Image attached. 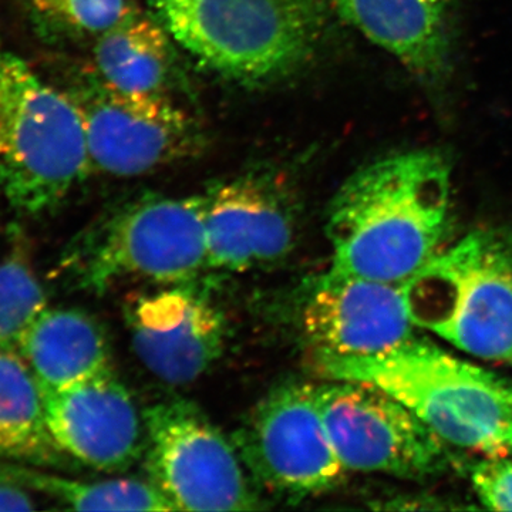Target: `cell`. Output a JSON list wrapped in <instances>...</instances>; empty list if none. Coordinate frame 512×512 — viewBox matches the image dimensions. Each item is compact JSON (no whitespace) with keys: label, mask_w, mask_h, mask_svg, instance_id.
<instances>
[{"label":"cell","mask_w":512,"mask_h":512,"mask_svg":"<svg viewBox=\"0 0 512 512\" xmlns=\"http://www.w3.org/2000/svg\"><path fill=\"white\" fill-rule=\"evenodd\" d=\"M315 394L330 443L346 471L416 480L448 467L446 443L386 390L326 380L315 384Z\"/></svg>","instance_id":"obj_8"},{"label":"cell","mask_w":512,"mask_h":512,"mask_svg":"<svg viewBox=\"0 0 512 512\" xmlns=\"http://www.w3.org/2000/svg\"><path fill=\"white\" fill-rule=\"evenodd\" d=\"M190 282L164 285L128 299L126 323L140 362L168 384H188L224 353V312Z\"/></svg>","instance_id":"obj_13"},{"label":"cell","mask_w":512,"mask_h":512,"mask_svg":"<svg viewBox=\"0 0 512 512\" xmlns=\"http://www.w3.org/2000/svg\"><path fill=\"white\" fill-rule=\"evenodd\" d=\"M143 420L150 481L178 511L261 510L237 447L197 404L163 400Z\"/></svg>","instance_id":"obj_7"},{"label":"cell","mask_w":512,"mask_h":512,"mask_svg":"<svg viewBox=\"0 0 512 512\" xmlns=\"http://www.w3.org/2000/svg\"><path fill=\"white\" fill-rule=\"evenodd\" d=\"M325 380L369 383L413 410L446 444L512 457V384L419 338L373 357L313 356Z\"/></svg>","instance_id":"obj_2"},{"label":"cell","mask_w":512,"mask_h":512,"mask_svg":"<svg viewBox=\"0 0 512 512\" xmlns=\"http://www.w3.org/2000/svg\"><path fill=\"white\" fill-rule=\"evenodd\" d=\"M67 94L82 114L92 171L138 177L205 148L200 124L171 97L123 92L94 72Z\"/></svg>","instance_id":"obj_9"},{"label":"cell","mask_w":512,"mask_h":512,"mask_svg":"<svg viewBox=\"0 0 512 512\" xmlns=\"http://www.w3.org/2000/svg\"><path fill=\"white\" fill-rule=\"evenodd\" d=\"M20 12L47 45L94 42L138 8L133 0H19Z\"/></svg>","instance_id":"obj_20"},{"label":"cell","mask_w":512,"mask_h":512,"mask_svg":"<svg viewBox=\"0 0 512 512\" xmlns=\"http://www.w3.org/2000/svg\"><path fill=\"white\" fill-rule=\"evenodd\" d=\"M64 453L47 423L42 387L16 352L0 349V460L56 466Z\"/></svg>","instance_id":"obj_18"},{"label":"cell","mask_w":512,"mask_h":512,"mask_svg":"<svg viewBox=\"0 0 512 512\" xmlns=\"http://www.w3.org/2000/svg\"><path fill=\"white\" fill-rule=\"evenodd\" d=\"M0 477L45 494L73 510L178 511L153 481L109 480L89 483L56 476L23 464L2 468Z\"/></svg>","instance_id":"obj_19"},{"label":"cell","mask_w":512,"mask_h":512,"mask_svg":"<svg viewBox=\"0 0 512 512\" xmlns=\"http://www.w3.org/2000/svg\"><path fill=\"white\" fill-rule=\"evenodd\" d=\"M29 488L12 480L0 477V512L35 510Z\"/></svg>","instance_id":"obj_23"},{"label":"cell","mask_w":512,"mask_h":512,"mask_svg":"<svg viewBox=\"0 0 512 512\" xmlns=\"http://www.w3.org/2000/svg\"><path fill=\"white\" fill-rule=\"evenodd\" d=\"M340 18L393 56L430 92H443L456 67L464 0H332Z\"/></svg>","instance_id":"obj_15"},{"label":"cell","mask_w":512,"mask_h":512,"mask_svg":"<svg viewBox=\"0 0 512 512\" xmlns=\"http://www.w3.org/2000/svg\"><path fill=\"white\" fill-rule=\"evenodd\" d=\"M42 392L50 433L64 456L117 473L143 453V417L113 370L66 389Z\"/></svg>","instance_id":"obj_14"},{"label":"cell","mask_w":512,"mask_h":512,"mask_svg":"<svg viewBox=\"0 0 512 512\" xmlns=\"http://www.w3.org/2000/svg\"><path fill=\"white\" fill-rule=\"evenodd\" d=\"M92 171L82 114L0 36V190L10 207L40 215Z\"/></svg>","instance_id":"obj_4"},{"label":"cell","mask_w":512,"mask_h":512,"mask_svg":"<svg viewBox=\"0 0 512 512\" xmlns=\"http://www.w3.org/2000/svg\"><path fill=\"white\" fill-rule=\"evenodd\" d=\"M47 308L29 248L22 238H13L0 259V349L19 353L26 333Z\"/></svg>","instance_id":"obj_21"},{"label":"cell","mask_w":512,"mask_h":512,"mask_svg":"<svg viewBox=\"0 0 512 512\" xmlns=\"http://www.w3.org/2000/svg\"><path fill=\"white\" fill-rule=\"evenodd\" d=\"M42 390H62L113 370L106 332L79 309L47 308L20 345Z\"/></svg>","instance_id":"obj_17"},{"label":"cell","mask_w":512,"mask_h":512,"mask_svg":"<svg viewBox=\"0 0 512 512\" xmlns=\"http://www.w3.org/2000/svg\"><path fill=\"white\" fill-rule=\"evenodd\" d=\"M175 40L140 8L93 42V72L123 92L173 99L183 83Z\"/></svg>","instance_id":"obj_16"},{"label":"cell","mask_w":512,"mask_h":512,"mask_svg":"<svg viewBox=\"0 0 512 512\" xmlns=\"http://www.w3.org/2000/svg\"><path fill=\"white\" fill-rule=\"evenodd\" d=\"M175 43L208 70L248 86L288 79L318 56L326 0H148Z\"/></svg>","instance_id":"obj_3"},{"label":"cell","mask_w":512,"mask_h":512,"mask_svg":"<svg viewBox=\"0 0 512 512\" xmlns=\"http://www.w3.org/2000/svg\"><path fill=\"white\" fill-rule=\"evenodd\" d=\"M202 195L208 269L265 268L295 248L299 204L284 175L259 168L214 184Z\"/></svg>","instance_id":"obj_11"},{"label":"cell","mask_w":512,"mask_h":512,"mask_svg":"<svg viewBox=\"0 0 512 512\" xmlns=\"http://www.w3.org/2000/svg\"><path fill=\"white\" fill-rule=\"evenodd\" d=\"M62 266L97 295L130 279L191 282L208 269L204 195L146 194L117 205L73 239Z\"/></svg>","instance_id":"obj_6"},{"label":"cell","mask_w":512,"mask_h":512,"mask_svg":"<svg viewBox=\"0 0 512 512\" xmlns=\"http://www.w3.org/2000/svg\"><path fill=\"white\" fill-rule=\"evenodd\" d=\"M235 447L256 483L292 503L326 493L345 477L315 384L293 380L269 390L235 434Z\"/></svg>","instance_id":"obj_10"},{"label":"cell","mask_w":512,"mask_h":512,"mask_svg":"<svg viewBox=\"0 0 512 512\" xmlns=\"http://www.w3.org/2000/svg\"><path fill=\"white\" fill-rule=\"evenodd\" d=\"M414 325L467 355L512 367V231L485 227L448 245L404 284Z\"/></svg>","instance_id":"obj_5"},{"label":"cell","mask_w":512,"mask_h":512,"mask_svg":"<svg viewBox=\"0 0 512 512\" xmlns=\"http://www.w3.org/2000/svg\"><path fill=\"white\" fill-rule=\"evenodd\" d=\"M453 220V168L436 150L377 158L330 202L326 234L340 274L404 285L444 249Z\"/></svg>","instance_id":"obj_1"},{"label":"cell","mask_w":512,"mask_h":512,"mask_svg":"<svg viewBox=\"0 0 512 512\" xmlns=\"http://www.w3.org/2000/svg\"><path fill=\"white\" fill-rule=\"evenodd\" d=\"M299 325L313 356H382L417 338L404 285L332 269L303 292Z\"/></svg>","instance_id":"obj_12"},{"label":"cell","mask_w":512,"mask_h":512,"mask_svg":"<svg viewBox=\"0 0 512 512\" xmlns=\"http://www.w3.org/2000/svg\"><path fill=\"white\" fill-rule=\"evenodd\" d=\"M470 480L488 510L512 511V457H484L474 464Z\"/></svg>","instance_id":"obj_22"}]
</instances>
